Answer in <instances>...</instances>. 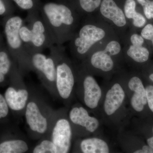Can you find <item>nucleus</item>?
Listing matches in <instances>:
<instances>
[{
  "mask_svg": "<svg viewBox=\"0 0 153 153\" xmlns=\"http://www.w3.org/2000/svg\"><path fill=\"white\" fill-rule=\"evenodd\" d=\"M29 88L30 95L24 116L29 137L39 140L48 134L55 109L39 91Z\"/></svg>",
  "mask_w": 153,
  "mask_h": 153,
  "instance_id": "obj_3",
  "label": "nucleus"
},
{
  "mask_svg": "<svg viewBox=\"0 0 153 153\" xmlns=\"http://www.w3.org/2000/svg\"><path fill=\"white\" fill-rule=\"evenodd\" d=\"M130 41L132 45L137 46H143L144 42V38L142 36L137 34H134L131 35Z\"/></svg>",
  "mask_w": 153,
  "mask_h": 153,
  "instance_id": "obj_33",
  "label": "nucleus"
},
{
  "mask_svg": "<svg viewBox=\"0 0 153 153\" xmlns=\"http://www.w3.org/2000/svg\"><path fill=\"white\" fill-rule=\"evenodd\" d=\"M126 93L129 107L133 116L141 113L148 105L146 88L142 80L137 75H120Z\"/></svg>",
  "mask_w": 153,
  "mask_h": 153,
  "instance_id": "obj_13",
  "label": "nucleus"
},
{
  "mask_svg": "<svg viewBox=\"0 0 153 153\" xmlns=\"http://www.w3.org/2000/svg\"><path fill=\"white\" fill-rule=\"evenodd\" d=\"M32 71L38 75L42 85L54 100H58L55 85L56 69L55 60L51 54L47 56L42 52L31 55Z\"/></svg>",
  "mask_w": 153,
  "mask_h": 153,
  "instance_id": "obj_11",
  "label": "nucleus"
},
{
  "mask_svg": "<svg viewBox=\"0 0 153 153\" xmlns=\"http://www.w3.org/2000/svg\"><path fill=\"white\" fill-rule=\"evenodd\" d=\"M149 77L150 80L153 82V73H151V74H150L149 75Z\"/></svg>",
  "mask_w": 153,
  "mask_h": 153,
  "instance_id": "obj_35",
  "label": "nucleus"
},
{
  "mask_svg": "<svg viewBox=\"0 0 153 153\" xmlns=\"http://www.w3.org/2000/svg\"><path fill=\"white\" fill-rule=\"evenodd\" d=\"M72 152L109 153L114 152L109 141L102 135L78 138L73 141Z\"/></svg>",
  "mask_w": 153,
  "mask_h": 153,
  "instance_id": "obj_15",
  "label": "nucleus"
},
{
  "mask_svg": "<svg viewBox=\"0 0 153 153\" xmlns=\"http://www.w3.org/2000/svg\"><path fill=\"white\" fill-rule=\"evenodd\" d=\"M148 106L153 113V85H149L145 87Z\"/></svg>",
  "mask_w": 153,
  "mask_h": 153,
  "instance_id": "obj_30",
  "label": "nucleus"
},
{
  "mask_svg": "<svg viewBox=\"0 0 153 153\" xmlns=\"http://www.w3.org/2000/svg\"><path fill=\"white\" fill-rule=\"evenodd\" d=\"M116 141L123 152L153 153V149L148 145L143 148L138 146L137 137L130 130L125 128L117 131Z\"/></svg>",
  "mask_w": 153,
  "mask_h": 153,
  "instance_id": "obj_16",
  "label": "nucleus"
},
{
  "mask_svg": "<svg viewBox=\"0 0 153 153\" xmlns=\"http://www.w3.org/2000/svg\"><path fill=\"white\" fill-rule=\"evenodd\" d=\"M147 143L148 146L153 149V126L152 128V135L147 138Z\"/></svg>",
  "mask_w": 153,
  "mask_h": 153,
  "instance_id": "obj_34",
  "label": "nucleus"
},
{
  "mask_svg": "<svg viewBox=\"0 0 153 153\" xmlns=\"http://www.w3.org/2000/svg\"><path fill=\"white\" fill-rule=\"evenodd\" d=\"M74 9L79 15L93 13L100 7L102 0H55Z\"/></svg>",
  "mask_w": 153,
  "mask_h": 153,
  "instance_id": "obj_18",
  "label": "nucleus"
},
{
  "mask_svg": "<svg viewBox=\"0 0 153 153\" xmlns=\"http://www.w3.org/2000/svg\"><path fill=\"white\" fill-rule=\"evenodd\" d=\"M80 67L93 75L98 74L108 80L117 71V60L104 50H98L90 52L82 60Z\"/></svg>",
  "mask_w": 153,
  "mask_h": 153,
  "instance_id": "obj_14",
  "label": "nucleus"
},
{
  "mask_svg": "<svg viewBox=\"0 0 153 153\" xmlns=\"http://www.w3.org/2000/svg\"><path fill=\"white\" fill-rule=\"evenodd\" d=\"M78 28L70 40V47L74 57L82 61L92 51L94 46L105 38L106 33L103 28L88 21Z\"/></svg>",
  "mask_w": 153,
  "mask_h": 153,
  "instance_id": "obj_6",
  "label": "nucleus"
},
{
  "mask_svg": "<svg viewBox=\"0 0 153 153\" xmlns=\"http://www.w3.org/2000/svg\"><path fill=\"white\" fill-rule=\"evenodd\" d=\"M12 67L13 84L7 88L4 97L10 109L18 115L23 117L30 95L29 88L24 81V75L18 66Z\"/></svg>",
  "mask_w": 153,
  "mask_h": 153,
  "instance_id": "obj_10",
  "label": "nucleus"
},
{
  "mask_svg": "<svg viewBox=\"0 0 153 153\" xmlns=\"http://www.w3.org/2000/svg\"><path fill=\"white\" fill-rule=\"evenodd\" d=\"M126 55L128 60L137 63H143L149 60V52L147 48L142 46H129L127 50Z\"/></svg>",
  "mask_w": 153,
  "mask_h": 153,
  "instance_id": "obj_20",
  "label": "nucleus"
},
{
  "mask_svg": "<svg viewBox=\"0 0 153 153\" xmlns=\"http://www.w3.org/2000/svg\"><path fill=\"white\" fill-rule=\"evenodd\" d=\"M132 19L134 26L138 28L143 27L146 22L144 17L141 14L137 12Z\"/></svg>",
  "mask_w": 153,
  "mask_h": 153,
  "instance_id": "obj_31",
  "label": "nucleus"
},
{
  "mask_svg": "<svg viewBox=\"0 0 153 153\" xmlns=\"http://www.w3.org/2000/svg\"><path fill=\"white\" fill-rule=\"evenodd\" d=\"M9 107L4 97L0 94V119L7 117L9 114Z\"/></svg>",
  "mask_w": 153,
  "mask_h": 153,
  "instance_id": "obj_28",
  "label": "nucleus"
},
{
  "mask_svg": "<svg viewBox=\"0 0 153 153\" xmlns=\"http://www.w3.org/2000/svg\"><path fill=\"white\" fill-rule=\"evenodd\" d=\"M30 151V145L24 137L0 143V153H25Z\"/></svg>",
  "mask_w": 153,
  "mask_h": 153,
  "instance_id": "obj_19",
  "label": "nucleus"
},
{
  "mask_svg": "<svg viewBox=\"0 0 153 153\" xmlns=\"http://www.w3.org/2000/svg\"><path fill=\"white\" fill-rule=\"evenodd\" d=\"M102 16L111 21L119 28H123L127 25V20L123 10L114 0H102L100 6Z\"/></svg>",
  "mask_w": 153,
  "mask_h": 153,
  "instance_id": "obj_17",
  "label": "nucleus"
},
{
  "mask_svg": "<svg viewBox=\"0 0 153 153\" xmlns=\"http://www.w3.org/2000/svg\"><path fill=\"white\" fill-rule=\"evenodd\" d=\"M20 9L27 13L39 10L41 0H13Z\"/></svg>",
  "mask_w": 153,
  "mask_h": 153,
  "instance_id": "obj_23",
  "label": "nucleus"
},
{
  "mask_svg": "<svg viewBox=\"0 0 153 153\" xmlns=\"http://www.w3.org/2000/svg\"><path fill=\"white\" fill-rule=\"evenodd\" d=\"M81 103L72 105L68 111V117L73 134V141L78 138L102 135V123L99 118L92 116Z\"/></svg>",
  "mask_w": 153,
  "mask_h": 153,
  "instance_id": "obj_7",
  "label": "nucleus"
},
{
  "mask_svg": "<svg viewBox=\"0 0 153 153\" xmlns=\"http://www.w3.org/2000/svg\"><path fill=\"white\" fill-rule=\"evenodd\" d=\"M103 50L117 60V57L121 51V46L118 41L112 40L108 43Z\"/></svg>",
  "mask_w": 153,
  "mask_h": 153,
  "instance_id": "obj_25",
  "label": "nucleus"
},
{
  "mask_svg": "<svg viewBox=\"0 0 153 153\" xmlns=\"http://www.w3.org/2000/svg\"><path fill=\"white\" fill-rule=\"evenodd\" d=\"M39 142L31 150L33 153H58L56 146L51 139L47 136L39 140Z\"/></svg>",
  "mask_w": 153,
  "mask_h": 153,
  "instance_id": "obj_21",
  "label": "nucleus"
},
{
  "mask_svg": "<svg viewBox=\"0 0 153 153\" xmlns=\"http://www.w3.org/2000/svg\"><path fill=\"white\" fill-rule=\"evenodd\" d=\"M19 36L27 51L30 54L31 47V33L30 28L27 24L24 23L19 30Z\"/></svg>",
  "mask_w": 153,
  "mask_h": 153,
  "instance_id": "obj_24",
  "label": "nucleus"
},
{
  "mask_svg": "<svg viewBox=\"0 0 153 153\" xmlns=\"http://www.w3.org/2000/svg\"><path fill=\"white\" fill-rule=\"evenodd\" d=\"M111 79L102 86L103 95L98 117L102 124L118 131L130 125L133 115L120 76Z\"/></svg>",
  "mask_w": 153,
  "mask_h": 153,
  "instance_id": "obj_1",
  "label": "nucleus"
},
{
  "mask_svg": "<svg viewBox=\"0 0 153 153\" xmlns=\"http://www.w3.org/2000/svg\"><path fill=\"white\" fill-rule=\"evenodd\" d=\"M75 95L91 113L98 117L103 88L93 74L80 67L76 68Z\"/></svg>",
  "mask_w": 153,
  "mask_h": 153,
  "instance_id": "obj_5",
  "label": "nucleus"
},
{
  "mask_svg": "<svg viewBox=\"0 0 153 153\" xmlns=\"http://www.w3.org/2000/svg\"><path fill=\"white\" fill-rule=\"evenodd\" d=\"M12 63L6 51H0V83L5 80L6 75L10 72Z\"/></svg>",
  "mask_w": 153,
  "mask_h": 153,
  "instance_id": "obj_22",
  "label": "nucleus"
},
{
  "mask_svg": "<svg viewBox=\"0 0 153 153\" xmlns=\"http://www.w3.org/2000/svg\"><path fill=\"white\" fill-rule=\"evenodd\" d=\"M141 36L144 39L152 41L153 45V25L151 24L146 25L142 30Z\"/></svg>",
  "mask_w": 153,
  "mask_h": 153,
  "instance_id": "obj_29",
  "label": "nucleus"
},
{
  "mask_svg": "<svg viewBox=\"0 0 153 153\" xmlns=\"http://www.w3.org/2000/svg\"><path fill=\"white\" fill-rule=\"evenodd\" d=\"M25 22L30 27L31 33V47L30 54L42 52L44 49H49L55 45L39 10L27 13Z\"/></svg>",
  "mask_w": 153,
  "mask_h": 153,
  "instance_id": "obj_12",
  "label": "nucleus"
},
{
  "mask_svg": "<svg viewBox=\"0 0 153 153\" xmlns=\"http://www.w3.org/2000/svg\"><path fill=\"white\" fill-rule=\"evenodd\" d=\"M136 4L134 0H126L124 5L123 12L126 18L132 19L137 13L136 10Z\"/></svg>",
  "mask_w": 153,
  "mask_h": 153,
  "instance_id": "obj_26",
  "label": "nucleus"
},
{
  "mask_svg": "<svg viewBox=\"0 0 153 153\" xmlns=\"http://www.w3.org/2000/svg\"><path fill=\"white\" fill-rule=\"evenodd\" d=\"M10 0H0V16L5 15L11 9Z\"/></svg>",
  "mask_w": 153,
  "mask_h": 153,
  "instance_id": "obj_32",
  "label": "nucleus"
},
{
  "mask_svg": "<svg viewBox=\"0 0 153 153\" xmlns=\"http://www.w3.org/2000/svg\"><path fill=\"white\" fill-rule=\"evenodd\" d=\"M39 10L55 45L71 40L78 27L79 14L69 6L56 1L41 2Z\"/></svg>",
  "mask_w": 153,
  "mask_h": 153,
  "instance_id": "obj_2",
  "label": "nucleus"
},
{
  "mask_svg": "<svg viewBox=\"0 0 153 153\" xmlns=\"http://www.w3.org/2000/svg\"><path fill=\"white\" fill-rule=\"evenodd\" d=\"M142 6L145 16L148 19H153V1L137 0Z\"/></svg>",
  "mask_w": 153,
  "mask_h": 153,
  "instance_id": "obj_27",
  "label": "nucleus"
},
{
  "mask_svg": "<svg viewBox=\"0 0 153 153\" xmlns=\"http://www.w3.org/2000/svg\"><path fill=\"white\" fill-rule=\"evenodd\" d=\"M69 108L64 107L55 110L48 134L56 146L58 153L71 152L73 142L72 127L68 117Z\"/></svg>",
  "mask_w": 153,
  "mask_h": 153,
  "instance_id": "obj_9",
  "label": "nucleus"
},
{
  "mask_svg": "<svg viewBox=\"0 0 153 153\" xmlns=\"http://www.w3.org/2000/svg\"><path fill=\"white\" fill-rule=\"evenodd\" d=\"M49 49L50 54L55 60V85L58 100L69 108L75 96L76 67L66 56L63 45H55Z\"/></svg>",
  "mask_w": 153,
  "mask_h": 153,
  "instance_id": "obj_4",
  "label": "nucleus"
},
{
  "mask_svg": "<svg viewBox=\"0 0 153 153\" xmlns=\"http://www.w3.org/2000/svg\"><path fill=\"white\" fill-rule=\"evenodd\" d=\"M24 20L19 16L9 17L5 24L7 42L23 75L32 71L31 55L26 49L19 36V30Z\"/></svg>",
  "mask_w": 153,
  "mask_h": 153,
  "instance_id": "obj_8",
  "label": "nucleus"
}]
</instances>
